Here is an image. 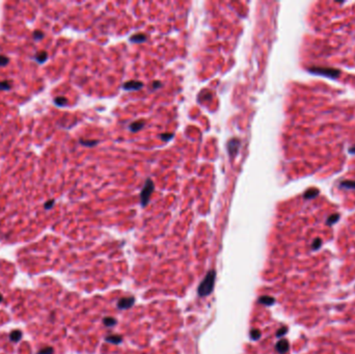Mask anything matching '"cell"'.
I'll return each mask as SVG.
<instances>
[{"label": "cell", "mask_w": 355, "mask_h": 354, "mask_svg": "<svg viewBox=\"0 0 355 354\" xmlns=\"http://www.w3.org/2000/svg\"><path fill=\"white\" fill-rule=\"evenodd\" d=\"M215 278H216V272L214 270H210L208 273H207L204 280L198 286L197 293L199 296L206 297V296H208L209 294L212 292L215 284Z\"/></svg>", "instance_id": "6da1fadb"}, {"label": "cell", "mask_w": 355, "mask_h": 354, "mask_svg": "<svg viewBox=\"0 0 355 354\" xmlns=\"http://www.w3.org/2000/svg\"><path fill=\"white\" fill-rule=\"evenodd\" d=\"M308 72L315 75L325 76L328 78H337L340 76V71L337 69H332V68L327 67H310L308 68Z\"/></svg>", "instance_id": "7a4b0ae2"}, {"label": "cell", "mask_w": 355, "mask_h": 354, "mask_svg": "<svg viewBox=\"0 0 355 354\" xmlns=\"http://www.w3.org/2000/svg\"><path fill=\"white\" fill-rule=\"evenodd\" d=\"M153 190H154V184H153L152 180L147 179L146 185H144V187L142 188V191L140 193V201L142 207H146L147 205L150 197H151L153 193Z\"/></svg>", "instance_id": "3957f363"}, {"label": "cell", "mask_w": 355, "mask_h": 354, "mask_svg": "<svg viewBox=\"0 0 355 354\" xmlns=\"http://www.w3.org/2000/svg\"><path fill=\"white\" fill-rule=\"evenodd\" d=\"M240 146H241V142H240V140L238 139V138H233V139H231L230 141H228V155H230L231 158H234L237 154H238Z\"/></svg>", "instance_id": "277c9868"}, {"label": "cell", "mask_w": 355, "mask_h": 354, "mask_svg": "<svg viewBox=\"0 0 355 354\" xmlns=\"http://www.w3.org/2000/svg\"><path fill=\"white\" fill-rule=\"evenodd\" d=\"M142 88H143V83L136 80L127 81V82H125L124 85H123V88H124L125 91H138V89Z\"/></svg>", "instance_id": "5b68a950"}, {"label": "cell", "mask_w": 355, "mask_h": 354, "mask_svg": "<svg viewBox=\"0 0 355 354\" xmlns=\"http://www.w3.org/2000/svg\"><path fill=\"white\" fill-rule=\"evenodd\" d=\"M134 301H135V298L134 297H125V298H122L121 300L117 302V307L121 309H129L134 304Z\"/></svg>", "instance_id": "8992f818"}, {"label": "cell", "mask_w": 355, "mask_h": 354, "mask_svg": "<svg viewBox=\"0 0 355 354\" xmlns=\"http://www.w3.org/2000/svg\"><path fill=\"white\" fill-rule=\"evenodd\" d=\"M289 348H290V346H289V342L287 340H280L276 344V350L280 354L287 353L289 351Z\"/></svg>", "instance_id": "52a82bcc"}, {"label": "cell", "mask_w": 355, "mask_h": 354, "mask_svg": "<svg viewBox=\"0 0 355 354\" xmlns=\"http://www.w3.org/2000/svg\"><path fill=\"white\" fill-rule=\"evenodd\" d=\"M318 194H319V189L310 188V189H308L307 191L304 193V194H303V197H304L305 200H312V198L317 196Z\"/></svg>", "instance_id": "ba28073f"}, {"label": "cell", "mask_w": 355, "mask_h": 354, "mask_svg": "<svg viewBox=\"0 0 355 354\" xmlns=\"http://www.w3.org/2000/svg\"><path fill=\"white\" fill-rule=\"evenodd\" d=\"M144 126V122L143 121H138V122H134L132 123V124L130 125V130L132 132H136V131H139V130H141Z\"/></svg>", "instance_id": "9c48e42d"}, {"label": "cell", "mask_w": 355, "mask_h": 354, "mask_svg": "<svg viewBox=\"0 0 355 354\" xmlns=\"http://www.w3.org/2000/svg\"><path fill=\"white\" fill-rule=\"evenodd\" d=\"M274 301L275 299L272 297H269V296H263V297L259 299V302L262 304H265V305H272V304L274 303Z\"/></svg>", "instance_id": "30bf717a"}, {"label": "cell", "mask_w": 355, "mask_h": 354, "mask_svg": "<svg viewBox=\"0 0 355 354\" xmlns=\"http://www.w3.org/2000/svg\"><path fill=\"white\" fill-rule=\"evenodd\" d=\"M146 40V37L144 34H141V33L132 35V37H130V41L132 43H142Z\"/></svg>", "instance_id": "8fae6325"}, {"label": "cell", "mask_w": 355, "mask_h": 354, "mask_svg": "<svg viewBox=\"0 0 355 354\" xmlns=\"http://www.w3.org/2000/svg\"><path fill=\"white\" fill-rule=\"evenodd\" d=\"M106 341L109 343H113V344H119L123 341L121 336H117V334H111V336H108L106 337Z\"/></svg>", "instance_id": "7c38bea8"}, {"label": "cell", "mask_w": 355, "mask_h": 354, "mask_svg": "<svg viewBox=\"0 0 355 354\" xmlns=\"http://www.w3.org/2000/svg\"><path fill=\"white\" fill-rule=\"evenodd\" d=\"M341 187L349 189H355V181H343L341 182Z\"/></svg>", "instance_id": "4fadbf2b"}, {"label": "cell", "mask_w": 355, "mask_h": 354, "mask_svg": "<svg viewBox=\"0 0 355 354\" xmlns=\"http://www.w3.org/2000/svg\"><path fill=\"white\" fill-rule=\"evenodd\" d=\"M340 219V215L338 214H334V215H330V216L328 217V218H327V221H326V223L328 225H330V224H334V223H335L337 221V220Z\"/></svg>", "instance_id": "5bb4252c"}, {"label": "cell", "mask_w": 355, "mask_h": 354, "mask_svg": "<svg viewBox=\"0 0 355 354\" xmlns=\"http://www.w3.org/2000/svg\"><path fill=\"white\" fill-rule=\"evenodd\" d=\"M104 324L106 326H108V327H110V326H113L116 324V320L113 319V318H110V317H107L104 319Z\"/></svg>", "instance_id": "9a60e30c"}, {"label": "cell", "mask_w": 355, "mask_h": 354, "mask_svg": "<svg viewBox=\"0 0 355 354\" xmlns=\"http://www.w3.org/2000/svg\"><path fill=\"white\" fill-rule=\"evenodd\" d=\"M260 336H261V332L259 331V330H251L250 331L251 340H255V341H256V340L260 339Z\"/></svg>", "instance_id": "2e32d148"}, {"label": "cell", "mask_w": 355, "mask_h": 354, "mask_svg": "<svg viewBox=\"0 0 355 354\" xmlns=\"http://www.w3.org/2000/svg\"><path fill=\"white\" fill-rule=\"evenodd\" d=\"M160 137L163 141H169V139H171V138L174 137V133H170V134H169V133H165V134L161 135Z\"/></svg>", "instance_id": "e0dca14e"}, {"label": "cell", "mask_w": 355, "mask_h": 354, "mask_svg": "<svg viewBox=\"0 0 355 354\" xmlns=\"http://www.w3.org/2000/svg\"><path fill=\"white\" fill-rule=\"evenodd\" d=\"M321 244H322L321 239H319V238H318V239H316V240L313 242V245H312L313 249H318V248H320Z\"/></svg>", "instance_id": "ac0fdd59"}, {"label": "cell", "mask_w": 355, "mask_h": 354, "mask_svg": "<svg viewBox=\"0 0 355 354\" xmlns=\"http://www.w3.org/2000/svg\"><path fill=\"white\" fill-rule=\"evenodd\" d=\"M287 331H288V328H287V327H283V328H280L279 330L277 331L276 336H277L278 337H280V336H285V334L287 333Z\"/></svg>", "instance_id": "d6986e66"}, {"label": "cell", "mask_w": 355, "mask_h": 354, "mask_svg": "<svg viewBox=\"0 0 355 354\" xmlns=\"http://www.w3.org/2000/svg\"><path fill=\"white\" fill-rule=\"evenodd\" d=\"M81 143L85 144V146H95V144L98 143V141H96V140H87L86 142H84V141H81Z\"/></svg>", "instance_id": "ffe728a7"}, {"label": "cell", "mask_w": 355, "mask_h": 354, "mask_svg": "<svg viewBox=\"0 0 355 354\" xmlns=\"http://www.w3.org/2000/svg\"><path fill=\"white\" fill-rule=\"evenodd\" d=\"M161 86V83L159 82V81H155L154 82V88H160Z\"/></svg>", "instance_id": "44dd1931"}, {"label": "cell", "mask_w": 355, "mask_h": 354, "mask_svg": "<svg viewBox=\"0 0 355 354\" xmlns=\"http://www.w3.org/2000/svg\"><path fill=\"white\" fill-rule=\"evenodd\" d=\"M349 153L351 154H355V146H352V148L349 149Z\"/></svg>", "instance_id": "7402d4cb"}]
</instances>
